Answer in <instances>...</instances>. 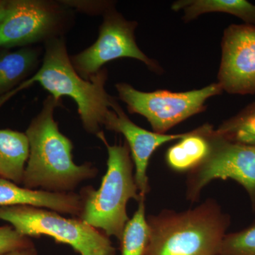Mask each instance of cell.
<instances>
[{"mask_svg":"<svg viewBox=\"0 0 255 255\" xmlns=\"http://www.w3.org/2000/svg\"><path fill=\"white\" fill-rule=\"evenodd\" d=\"M104 127L107 130L123 134L125 137L135 167V183L140 196L144 199L150 190L147 172L151 156L163 144L179 140L187 133H157L145 130L134 124L117 102L107 114Z\"/></svg>","mask_w":255,"mask_h":255,"instance_id":"11","label":"cell"},{"mask_svg":"<svg viewBox=\"0 0 255 255\" xmlns=\"http://www.w3.org/2000/svg\"><path fill=\"white\" fill-rule=\"evenodd\" d=\"M219 255H255V221L241 231L226 234Z\"/></svg>","mask_w":255,"mask_h":255,"instance_id":"19","label":"cell"},{"mask_svg":"<svg viewBox=\"0 0 255 255\" xmlns=\"http://www.w3.org/2000/svg\"><path fill=\"white\" fill-rule=\"evenodd\" d=\"M210 151L205 159L188 172L186 196L194 202L201 191L215 179H231L244 188L255 211V146L230 141L216 132L208 131Z\"/></svg>","mask_w":255,"mask_h":255,"instance_id":"7","label":"cell"},{"mask_svg":"<svg viewBox=\"0 0 255 255\" xmlns=\"http://www.w3.org/2000/svg\"><path fill=\"white\" fill-rule=\"evenodd\" d=\"M230 141L255 146V102L215 129Z\"/></svg>","mask_w":255,"mask_h":255,"instance_id":"18","label":"cell"},{"mask_svg":"<svg viewBox=\"0 0 255 255\" xmlns=\"http://www.w3.org/2000/svg\"><path fill=\"white\" fill-rule=\"evenodd\" d=\"M71 20V11L65 3L3 1L0 9V48L26 46L60 38Z\"/></svg>","mask_w":255,"mask_h":255,"instance_id":"6","label":"cell"},{"mask_svg":"<svg viewBox=\"0 0 255 255\" xmlns=\"http://www.w3.org/2000/svg\"><path fill=\"white\" fill-rule=\"evenodd\" d=\"M1 255H38V252H37L36 247L33 244L31 246L27 247V248L9 252V253Z\"/></svg>","mask_w":255,"mask_h":255,"instance_id":"21","label":"cell"},{"mask_svg":"<svg viewBox=\"0 0 255 255\" xmlns=\"http://www.w3.org/2000/svg\"><path fill=\"white\" fill-rule=\"evenodd\" d=\"M60 104V101L48 96L26 130L30 152L23 187L40 188L50 192H73L79 184L98 173L90 162L78 165L74 162L73 142L60 132L53 117L55 107Z\"/></svg>","mask_w":255,"mask_h":255,"instance_id":"1","label":"cell"},{"mask_svg":"<svg viewBox=\"0 0 255 255\" xmlns=\"http://www.w3.org/2000/svg\"><path fill=\"white\" fill-rule=\"evenodd\" d=\"M3 1H0V9H1V6H2Z\"/></svg>","mask_w":255,"mask_h":255,"instance_id":"22","label":"cell"},{"mask_svg":"<svg viewBox=\"0 0 255 255\" xmlns=\"http://www.w3.org/2000/svg\"><path fill=\"white\" fill-rule=\"evenodd\" d=\"M97 136L108 152L107 172L98 189L87 187L80 191L82 211L79 219L120 242L129 221L128 202L130 199L139 202L144 199L135 183L133 162L127 142L110 145L103 132Z\"/></svg>","mask_w":255,"mask_h":255,"instance_id":"4","label":"cell"},{"mask_svg":"<svg viewBox=\"0 0 255 255\" xmlns=\"http://www.w3.org/2000/svg\"><path fill=\"white\" fill-rule=\"evenodd\" d=\"M149 227L145 216V199L129 219L120 241L122 255H145L148 244Z\"/></svg>","mask_w":255,"mask_h":255,"instance_id":"17","label":"cell"},{"mask_svg":"<svg viewBox=\"0 0 255 255\" xmlns=\"http://www.w3.org/2000/svg\"><path fill=\"white\" fill-rule=\"evenodd\" d=\"M145 255H219L231 217L214 199L194 209L163 210L147 218Z\"/></svg>","mask_w":255,"mask_h":255,"instance_id":"3","label":"cell"},{"mask_svg":"<svg viewBox=\"0 0 255 255\" xmlns=\"http://www.w3.org/2000/svg\"><path fill=\"white\" fill-rule=\"evenodd\" d=\"M108 72L102 68L90 80L81 78L73 66L62 37L45 43L41 67L30 78L9 93L0 97V107L18 92L38 83L56 101L68 96L76 102L84 128L98 135L107 114L117 101L105 90Z\"/></svg>","mask_w":255,"mask_h":255,"instance_id":"2","label":"cell"},{"mask_svg":"<svg viewBox=\"0 0 255 255\" xmlns=\"http://www.w3.org/2000/svg\"><path fill=\"white\" fill-rule=\"evenodd\" d=\"M218 83L233 95L255 94V26L232 24L221 41Z\"/></svg>","mask_w":255,"mask_h":255,"instance_id":"10","label":"cell"},{"mask_svg":"<svg viewBox=\"0 0 255 255\" xmlns=\"http://www.w3.org/2000/svg\"><path fill=\"white\" fill-rule=\"evenodd\" d=\"M20 205L48 209L77 218L82 211L80 194L27 189L0 177V206Z\"/></svg>","mask_w":255,"mask_h":255,"instance_id":"12","label":"cell"},{"mask_svg":"<svg viewBox=\"0 0 255 255\" xmlns=\"http://www.w3.org/2000/svg\"><path fill=\"white\" fill-rule=\"evenodd\" d=\"M116 88L128 112L145 117L157 133H165L174 126L204 112L207 100L223 92L218 82L184 92H141L125 82L117 84Z\"/></svg>","mask_w":255,"mask_h":255,"instance_id":"8","label":"cell"},{"mask_svg":"<svg viewBox=\"0 0 255 255\" xmlns=\"http://www.w3.org/2000/svg\"><path fill=\"white\" fill-rule=\"evenodd\" d=\"M98 38L93 45L70 58L73 66L81 78L90 80L106 63L122 58H130L145 63L152 71L162 68L137 46L135 38L136 21H128L114 7L104 14Z\"/></svg>","mask_w":255,"mask_h":255,"instance_id":"9","label":"cell"},{"mask_svg":"<svg viewBox=\"0 0 255 255\" xmlns=\"http://www.w3.org/2000/svg\"><path fill=\"white\" fill-rule=\"evenodd\" d=\"M41 53L40 48L24 47L0 54V97L9 93L35 73Z\"/></svg>","mask_w":255,"mask_h":255,"instance_id":"15","label":"cell"},{"mask_svg":"<svg viewBox=\"0 0 255 255\" xmlns=\"http://www.w3.org/2000/svg\"><path fill=\"white\" fill-rule=\"evenodd\" d=\"M211 125L204 124L187 132L175 145L169 147L165 159L169 168L175 172H190L206 158L210 151L208 131Z\"/></svg>","mask_w":255,"mask_h":255,"instance_id":"13","label":"cell"},{"mask_svg":"<svg viewBox=\"0 0 255 255\" xmlns=\"http://www.w3.org/2000/svg\"><path fill=\"white\" fill-rule=\"evenodd\" d=\"M32 245L31 238L20 234L12 226H0V255Z\"/></svg>","mask_w":255,"mask_h":255,"instance_id":"20","label":"cell"},{"mask_svg":"<svg viewBox=\"0 0 255 255\" xmlns=\"http://www.w3.org/2000/svg\"><path fill=\"white\" fill-rule=\"evenodd\" d=\"M0 220L9 223L26 237L42 236L69 245L80 255H115L110 237L79 219L31 206H0Z\"/></svg>","mask_w":255,"mask_h":255,"instance_id":"5","label":"cell"},{"mask_svg":"<svg viewBox=\"0 0 255 255\" xmlns=\"http://www.w3.org/2000/svg\"><path fill=\"white\" fill-rule=\"evenodd\" d=\"M172 9L183 10L185 22L206 13L223 12L234 15L246 24L255 26V5L246 0H179L172 4Z\"/></svg>","mask_w":255,"mask_h":255,"instance_id":"16","label":"cell"},{"mask_svg":"<svg viewBox=\"0 0 255 255\" xmlns=\"http://www.w3.org/2000/svg\"><path fill=\"white\" fill-rule=\"evenodd\" d=\"M29 152L26 133L0 129V177L22 185Z\"/></svg>","mask_w":255,"mask_h":255,"instance_id":"14","label":"cell"}]
</instances>
